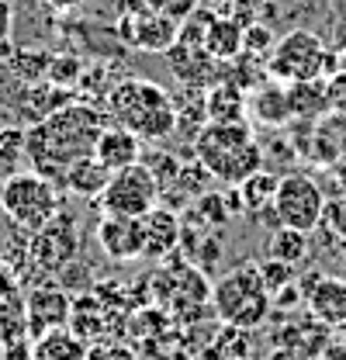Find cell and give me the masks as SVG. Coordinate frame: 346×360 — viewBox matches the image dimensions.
Here are the masks:
<instances>
[{
	"mask_svg": "<svg viewBox=\"0 0 346 360\" xmlns=\"http://www.w3.org/2000/svg\"><path fill=\"white\" fill-rule=\"evenodd\" d=\"M104 132V118L97 108L90 104H77L70 101L66 108L52 111L49 118L35 122L25 132V156L35 167V174H42L49 180H63V174L84 160L94 156V142Z\"/></svg>",
	"mask_w": 346,
	"mask_h": 360,
	"instance_id": "6da1fadb",
	"label": "cell"
},
{
	"mask_svg": "<svg viewBox=\"0 0 346 360\" xmlns=\"http://www.w3.org/2000/svg\"><path fill=\"white\" fill-rule=\"evenodd\" d=\"M108 115L142 142H163L177 132V101L149 77H125L108 90Z\"/></svg>",
	"mask_w": 346,
	"mask_h": 360,
	"instance_id": "7a4b0ae2",
	"label": "cell"
},
{
	"mask_svg": "<svg viewBox=\"0 0 346 360\" xmlns=\"http://www.w3.org/2000/svg\"><path fill=\"white\" fill-rule=\"evenodd\" d=\"M194 160L205 167V174L218 184H243L250 174L267 167L263 146L257 142L246 122H205L194 135Z\"/></svg>",
	"mask_w": 346,
	"mask_h": 360,
	"instance_id": "3957f363",
	"label": "cell"
},
{
	"mask_svg": "<svg viewBox=\"0 0 346 360\" xmlns=\"http://www.w3.org/2000/svg\"><path fill=\"white\" fill-rule=\"evenodd\" d=\"M212 305H215V315L225 322V326H236V329H260L267 319H270V309H274V298L260 277L257 264H243V267L222 274L212 288Z\"/></svg>",
	"mask_w": 346,
	"mask_h": 360,
	"instance_id": "277c9868",
	"label": "cell"
},
{
	"mask_svg": "<svg viewBox=\"0 0 346 360\" xmlns=\"http://www.w3.org/2000/svg\"><path fill=\"white\" fill-rule=\"evenodd\" d=\"M336 70V56L312 28H295L267 52V73L277 84L326 80Z\"/></svg>",
	"mask_w": 346,
	"mask_h": 360,
	"instance_id": "5b68a950",
	"label": "cell"
},
{
	"mask_svg": "<svg viewBox=\"0 0 346 360\" xmlns=\"http://www.w3.org/2000/svg\"><path fill=\"white\" fill-rule=\"evenodd\" d=\"M0 212L28 232H39L63 212V198H59V184L42 177L35 170L28 174H11L0 184Z\"/></svg>",
	"mask_w": 346,
	"mask_h": 360,
	"instance_id": "8992f818",
	"label": "cell"
},
{
	"mask_svg": "<svg viewBox=\"0 0 346 360\" xmlns=\"http://www.w3.org/2000/svg\"><path fill=\"white\" fill-rule=\"evenodd\" d=\"M326 198H329V191L312 177V174L295 170V174L277 177V191H274V205H270V212H274L277 225L312 236L315 229H322Z\"/></svg>",
	"mask_w": 346,
	"mask_h": 360,
	"instance_id": "52a82bcc",
	"label": "cell"
},
{
	"mask_svg": "<svg viewBox=\"0 0 346 360\" xmlns=\"http://www.w3.org/2000/svg\"><path fill=\"white\" fill-rule=\"evenodd\" d=\"M160 198H163V191L153 177V170L139 160V163H129L108 177L104 191L97 194V205H101V215L142 219L160 205Z\"/></svg>",
	"mask_w": 346,
	"mask_h": 360,
	"instance_id": "ba28073f",
	"label": "cell"
},
{
	"mask_svg": "<svg viewBox=\"0 0 346 360\" xmlns=\"http://www.w3.org/2000/svg\"><path fill=\"white\" fill-rule=\"evenodd\" d=\"M302 302L312 319H319L329 329H343L346 326V281L326 270H308L298 281Z\"/></svg>",
	"mask_w": 346,
	"mask_h": 360,
	"instance_id": "9c48e42d",
	"label": "cell"
},
{
	"mask_svg": "<svg viewBox=\"0 0 346 360\" xmlns=\"http://www.w3.org/2000/svg\"><path fill=\"white\" fill-rule=\"evenodd\" d=\"M118 28L139 52H170L173 42L180 39V21L163 11H149L142 18H122Z\"/></svg>",
	"mask_w": 346,
	"mask_h": 360,
	"instance_id": "30bf717a",
	"label": "cell"
},
{
	"mask_svg": "<svg viewBox=\"0 0 346 360\" xmlns=\"http://www.w3.org/2000/svg\"><path fill=\"white\" fill-rule=\"evenodd\" d=\"M97 246L104 250L108 260L129 264L142 257V219H125V215H104L97 222Z\"/></svg>",
	"mask_w": 346,
	"mask_h": 360,
	"instance_id": "8fae6325",
	"label": "cell"
},
{
	"mask_svg": "<svg viewBox=\"0 0 346 360\" xmlns=\"http://www.w3.org/2000/svg\"><path fill=\"white\" fill-rule=\"evenodd\" d=\"M312 156L329 174L346 177V115L329 111L312 125Z\"/></svg>",
	"mask_w": 346,
	"mask_h": 360,
	"instance_id": "7c38bea8",
	"label": "cell"
},
{
	"mask_svg": "<svg viewBox=\"0 0 346 360\" xmlns=\"http://www.w3.org/2000/svg\"><path fill=\"white\" fill-rule=\"evenodd\" d=\"M180 236H184L180 215L173 208L156 205L149 215H142V257L146 260H167L180 246Z\"/></svg>",
	"mask_w": 346,
	"mask_h": 360,
	"instance_id": "4fadbf2b",
	"label": "cell"
},
{
	"mask_svg": "<svg viewBox=\"0 0 346 360\" xmlns=\"http://www.w3.org/2000/svg\"><path fill=\"white\" fill-rule=\"evenodd\" d=\"M70 295L63 291V288H39V291H32L28 295V309H25V322H28V333H32V340L35 336H42L49 329H59V326H66L70 322Z\"/></svg>",
	"mask_w": 346,
	"mask_h": 360,
	"instance_id": "5bb4252c",
	"label": "cell"
},
{
	"mask_svg": "<svg viewBox=\"0 0 346 360\" xmlns=\"http://www.w3.org/2000/svg\"><path fill=\"white\" fill-rule=\"evenodd\" d=\"M142 149H146V142L135 139L129 129L104 125V132L97 135V142H94V160L115 174V170H122L129 163H139L142 160Z\"/></svg>",
	"mask_w": 346,
	"mask_h": 360,
	"instance_id": "9a60e30c",
	"label": "cell"
},
{
	"mask_svg": "<svg viewBox=\"0 0 346 360\" xmlns=\"http://www.w3.org/2000/svg\"><path fill=\"white\" fill-rule=\"evenodd\" d=\"M201 45L205 52L218 59V63H232L243 56V25L232 18V14H215L205 21V32H201Z\"/></svg>",
	"mask_w": 346,
	"mask_h": 360,
	"instance_id": "2e32d148",
	"label": "cell"
},
{
	"mask_svg": "<svg viewBox=\"0 0 346 360\" xmlns=\"http://www.w3.org/2000/svg\"><path fill=\"white\" fill-rule=\"evenodd\" d=\"M205 122H246V94L232 80H215L205 87Z\"/></svg>",
	"mask_w": 346,
	"mask_h": 360,
	"instance_id": "e0dca14e",
	"label": "cell"
},
{
	"mask_svg": "<svg viewBox=\"0 0 346 360\" xmlns=\"http://www.w3.org/2000/svg\"><path fill=\"white\" fill-rule=\"evenodd\" d=\"M32 360H90V347L70 326H59V329H49L42 336H35Z\"/></svg>",
	"mask_w": 346,
	"mask_h": 360,
	"instance_id": "ac0fdd59",
	"label": "cell"
},
{
	"mask_svg": "<svg viewBox=\"0 0 346 360\" xmlns=\"http://www.w3.org/2000/svg\"><path fill=\"white\" fill-rule=\"evenodd\" d=\"M246 115H253L260 125H267V129L288 125V122H291V111H288L284 84H260V87L246 97Z\"/></svg>",
	"mask_w": 346,
	"mask_h": 360,
	"instance_id": "d6986e66",
	"label": "cell"
},
{
	"mask_svg": "<svg viewBox=\"0 0 346 360\" xmlns=\"http://www.w3.org/2000/svg\"><path fill=\"white\" fill-rule=\"evenodd\" d=\"M70 101H73V90L70 87H59V84H52V80H39V84H25L21 111H25V115L32 118V125H35V122L49 118L52 111L66 108Z\"/></svg>",
	"mask_w": 346,
	"mask_h": 360,
	"instance_id": "ffe728a7",
	"label": "cell"
},
{
	"mask_svg": "<svg viewBox=\"0 0 346 360\" xmlns=\"http://www.w3.org/2000/svg\"><path fill=\"white\" fill-rule=\"evenodd\" d=\"M288 94V111L291 118L302 122H319L322 115H329V101H326V80H302V84H284Z\"/></svg>",
	"mask_w": 346,
	"mask_h": 360,
	"instance_id": "44dd1931",
	"label": "cell"
},
{
	"mask_svg": "<svg viewBox=\"0 0 346 360\" xmlns=\"http://www.w3.org/2000/svg\"><path fill=\"white\" fill-rule=\"evenodd\" d=\"M274 191H277V174L270 170H257L243 184H236V194H239V212L246 215H270V205H274Z\"/></svg>",
	"mask_w": 346,
	"mask_h": 360,
	"instance_id": "7402d4cb",
	"label": "cell"
},
{
	"mask_svg": "<svg viewBox=\"0 0 346 360\" xmlns=\"http://www.w3.org/2000/svg\"><path fill=\"white\" fill-rule=\"evenodd\" d=\"M108 177H111L108 167H101L94 156H84V160H77V163L63 174L59 187H66V191L77 194V198H97V194L104 191Z\"/></svg>",
	"mask_w": 346,
	"mask_h": 360,
	"instance_id": "603a6c76",
	"label": "cell"
},
{
	"mask_svg": "<svg viewBox=\"0 0 346 360\" xmlns=\"http://www.w3.org/2000/svg\"><path fill=\"white\" fill-rule=\"evenodd\" d=\"M308 250H312V243H308V236H305V232H295V229L277 225V229H274V236H270V257H274V260L302 264L305 257H308Z\"/></svg>",
	"mask_w": 346,
	"mask_h": 360,
	"instance_id": "cb8c5ba5",
	"label": "cell"
},
{
	"mask_svg": "<svg viewBox=\"0 0 346 360\" xmlns=\"http://www.w3.org/2000/svg\"><path fill=\"white\" fill-rule=\"evenodd\" d=\"M49 59H52V52L14 49L11 59H7V66H11V73H14L21 84H39V80H45V73H49Z\"/></svg>",
	"mask_w": 346,
	"mask_h": 360,
	"instance_id": "d4e9b609",
	"label": "cell"
},
{
	"mask_svg": "<svg viewBox=\"0 0 346 360\" xmlns=\"http://www.w3.org/2000/svg\"><path fill=\"white\" fill-rule=\"evenodd\" d=\"M80 340H90L94 333H101V305L94 302V298H77L73 305H70V322H66Z\"/></svg>",
	"mask_w": 346,
	"mask_h": 360,
	"instance_id": "484cf974",
	"label": "cell"
},
{
	"mask_svg": "<svg viewBox=\"0 0 346 360\" xmlns=\"http://www.w3.org/2000/svg\"><path fill=\"white\" fill-rule=\"evenodd\" d=\"M260 277H263L270 298H277L281 291L298 284L295 281V264H284V260H274V257H267V264H260Z\"/></svg>",
	"mask_w": 346,
	"mask_h": 360,
	"instance_id": "4316f807",
	"label": "cell"
},
{
	"mask_svg": "<svg viewBox=\"0 0 346 360\" xmlns=\"http://www.w3.org/2000/svg\"><path fill=\"white\" fill-rule=\"evenodd\" d=\"M250 357V329L225 326L218 336V360H243Z\"/></svg>",
	"mask_w": 346,
	"mask_h": 360,
	"instance_id": "83f0119b",
	"label": "cell"
},
{
	"mask_svg": "<svg viewBox=\"0 0 346 360\" xmlns=\"http://www.w3.org/2000/svg\"><path fill=\"white\" fill-rule=\"evenodd\" d=\"M80 73H84V66H80V59L77 56H52L49 59V73H45V80H52V84H59V87H77V80H80Z\"/></svg>",
	"mask_w": 346,
	"mask_h": 360,
	"instance_id": "f1b7e54d",
	"label": "cell"
},
{
	"mask_svg": "<svg viewBox=\"0 0 346 360\" xmlns=\"http://www.w3.org/2000/svg\"><path fill=\"white\" fill-rule=\"evenodd\" d=\"M142 163L153 170V177H156V184H160L163 194L177 184V174H180V160H177V156H170V153H153V156H146Z\"/></svg>",
	"mask_w": 346,
	"mask_h": 360,
	"instance_id": "f546056e",
	"label": "cell"
},
{
	"mask_svg": "<svg viewBox=\"0 0 346 360\" xmlns=\"http://www.w3.org/2000/svg\"><path fill=\"white\" fill-rule=\"evenodd\" d=\"M322 225L346 243V191L343 194H329L326 198V215H322Z\"/></svg>",
	"mask_w": 346,
	"mask_h": 360,
	"instance_id": "4dcf8cb0",
	"label": "cell"
},
{
	"mask_svg": "<svg viewBox=\"0 0 346 360\" xmlns=\"http://www.w3.org/2000/svg\"><path fill=\"white\" fill-rule=\"evenodd\" d=\"M18 156H25V129H0V167L7 170V167H14L18 163Z\"/></svg>",
	"mask_w": 346,
	"mask_h": 360,
	"instance_id": "1f68e13d",
	"label": "cell"
},
{
	"mask_svg": "<svg viewBox=\"0 0 346 360\" xmlns=\"http://www.w3.org/2000/svg\"><path fill=\"white\" fill-rule=\"evenodd\" d=\"M326 101H329V111L346 115V70H333L326 77Z\"/></svg>",
	"mask_w": 346,
	"mask_h": 360,
	"instance_id": "d6a6232c",
	"label": "cell"
},
{
	"mask_svg": "<svg viewBox=\"0 0 346 360\" xmlns=\"http://www.w3.org/2000/svg\"><path fill=\"white\" fill-rule=\"evenodd\" d=\"M14 52V4L0 0V59H11Z\"/></svg>",
	"mask_w": 346,
	"mask_h": 360,
	"instance_id": "836d02e7",
	"label": "cell"
},
{
	"mask_svg": "<svg viewBox=\"0 0 346 360\" xmlns=\"http://www.w3.org/2000/svg\"><path fill=\"white\" fill-rule=\"evenodd\" d=\"M257 11H260V0H232V7H229V14H232L243 28L257 21Z\"/></svg>",
	"mask_w": 346,
	"mask_h": 360,
	"instance_id": "e575fe53",
	"label": "cell"
},
{
	"mask_svg": "<svg viewBox=\"0 0 346 360\" xmlns=\"http://www.w3.org/2000/svg\"><path fill=\"white\" fill-rule=\"evenodd\" d=\"M267 360H302V357H298V354H295L291 347H284V343H277V347H274V350L267 354Z\"/></svg>",
	"mask_w": 346,
	"mask_h": 360,
	"instance_id": "d590c367",
	"label": "cell"
},
{
	"mask_svg": "<svg viewBox=\"0 0 346 360\" xmlns=\"http://www.w3.org/2000/svg\"><path fill=\"white\" fill-rule=\"evenodd\" d=\"M326 357L329 360H346V347H326Z\"/></svg>",
	"mask_w": 346,
	"mask_h": 360,
	"instance_id": "8d00e7d4",
	"label": "cell"
},
{
	"mask_svg": "<svg viewBox=\"0 0 346 360\" xmlns=\"http://www.w3.org/2000/svg\"><path fill=\"white\" fill-rule=\"evenodd\" d=\"M52 7H59V11H70V7H80L84 0H49Z\"/></svg>",
	"mask_w": 346,
	"mask_h": 360,
	"instance_id": "74e56055",
	"label": "cell"
},
{
	"mask_svg": "<svg viewBox=\"0 0 346 360\" xmlns=\"http://www.w3.org/2000/svg\"><path fill=\"white\" fill-rule=\"evenodd\" d=\"M336 70H346V45L336 52Z\"/></svg>",
	"mask_w": 346,
	"mask_h": 360,
	"instance_id": "f35d334b",
	"label": "cell"
},
{
	"mask_svg": "<svg viewBox=\"0 0 346 360\" xmlns=\"http://www.w3.org/2000/svg\"><path fill=\"white\" fill-rule=\"evenodd\" d=\"M4 125H7V122H4V108H0V129H4Z\"/></svg>",
	"mask_w": 346,
	"mask_h": 360,
	"instance_id": "ab89813d",
	"label": "cell"
},
{
	"mask_svg": "<svg viewBox=\"0 0 346 360\" xmlns=\"http://www.w3.org/2000/svg\"><path fill=\"white\" fill-rule=\"evenodd\" d=\"M243 360H250V357H243Z\"/></svg>",
	"mask_w": 346,
	"mask_h": 360,
	"instance_id": "60d3db41",
	"label": "cell"
},
{
	"mask_svg": "<svg viewBox=\"0 0 346 360\" xmlns=\"http://www.w3.org/2000/svg\"><path fill=\"white\" fill-rule=\"evenodd\" d=\"M343 4H346V0H343Z\"/></svg>",
	"mask_w": 346,
	"mask_h": 360,
	"instance_id": "b9f144b4",
	"label": "cell"
},
{
	"mask_svg": "<svg viewBox=\"0 0 346 360\" xmlns=\"http://www.w3.org/2000/svg\"><path fill=\"white\" fill-rule=\"evenodd\" d=\"M343 329H346V326H343Z\"/></svg>",
	"mask_w": 346,
	"mask_h": 360,
	"instance_id": "7bdbcfd3",
	"label": "cell"
}]
</instances>
